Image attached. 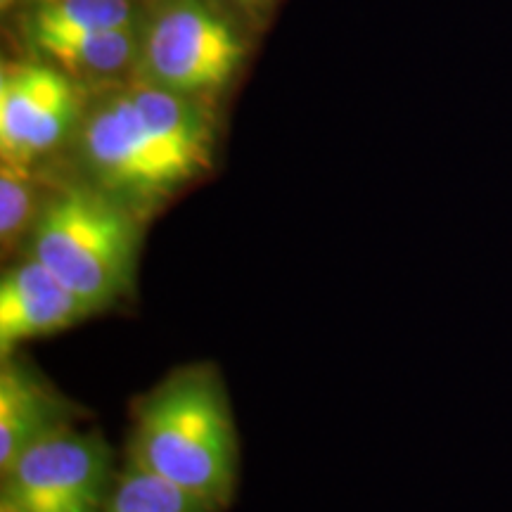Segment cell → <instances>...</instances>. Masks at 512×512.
<instances>
[{
    "instance_id": "9",
    "label": "cell",
    "mask_w": 512,
    "mask_h": 512,
    "mask_svg": "<svg viewBox=\"0 0 512 512\" xmlns=\"http://www.w3.org/2000/svg\"><path fill=\"white\" fill-rule=\"evenodd\" d=\"M69 425L67 401L24 363L5 356L0 368V472L46 434Z\"/></svg>"
},
{
    "instance_id": "6",
    "label": "cell",
    "mask_w": 512,
    "mask_h": 512,
    "mask_svg": "<svg viewBox=\"0 0 512 512\" xmlns=\"http://www.w3.org/2000/svg\"><path fill=\"white\" fill-rule=\"evenodd\" d=\"M83 88L55 64L24 57L0 67V157L5 164L38 166L74 138Z\"/></svg>"
},
{
    "instance_id": "8",
    "label": "cell",
    "mask_w": 512,
    "mask_h": 512,
    "mask_svg": "<svg viewBox=\"0 0 512 512\" xmlns=\"http://www.w3.org/2000/svg\"><path fill=\"white\" fill-rule=\"evenodd\" d=\"M31 57L55 64L64 74L91 88L133 76L138 60V24L95 31H38L24 34Z\"/></svg>"
},
{
    "instance_id": "5",
    "label": "cell",
    "mask_w": 512,
    "mask_h": 512,
    "mask_svg": "<svg viewBox=\"0 0 512 512\" xmlns=\"http://www.w3.org/2000/svg\"><path fill=\"white\" fill-rule=\"evenodd\" d=\"M114 479L107 441L64 425L31 444L3 470L0 510L102 512Z\"/></svg>"
},
{
    "instance_id": "10",
    "label": "cell",
    "mask_w": 512,
    "mask_h": 512,
    "mask_svg": "<svg viewBox=\"0 0 512 512\" xmlns=\"http://www.w3.org/2000/svg\"><path fill=\"white\" fill-rule=\"evenodd\" d=\"M22 36L38 31H95L136 27V0H27L19 8Z\"/></svg>"
},
{
    "instance_id": "13",
    "label": "cell",
    "mask_w": 512,
    "mask_h": 512,
    "mask_svg": "<svg viewBox=\"0 0 512 512\" xmlns=\"http://www.w3.org/2000/svg\"><path fill=\"white\" fill-rule=\"evenodd\" d=\"M275 3L278 0H230V5H235V8L240 10V15L249 19V22L256 24V22H264L271 15Z\"/></svg>"
},
{
    "instance_id": "3",
    "label": "cell",
    "mask_w": 512,
    "mask_h": 512,
    "mask_svg": "<svg viewBox=\"0 0 512 512\" xmlns=\"http://www.w3.org/2000/svg\"><path fill=\"white\" fill-rule=\"evenodd\" d=\"M138 240L136 211L88 181L67 183L50 190L27 254L98 313L131 290Z\"/></svg>"
},
{
    "instance_id": "2",
    "label": "cell",
    "mask_w": 512,
    "mask_h": 512,
    "mask_svg": "<svg viewBox=\"0 0 512 512\" xmlns=\"http://www.w3.org/2000/svg\"><path fill=\"white\" fill-rule=\"evenodd\" d=\"M128 460L219 512L233 498L238 437L226 392L209 368L178 370L140 401Z\"/></svg>"
},
{
    "instance_id": "14",
    "label": "cell",
    "mask_w": 512,
    "mask_h": 512,
    "mask_svg": "<svg viewBox=\"0 0 512 512\" xmlns=\"http://www.w3.org/2000/svg\"><path fill=\"white\" fill-rule=\"evenodd\" d=\"M27 3V0H0V10H3V15H12V12H19V8Z\"/></svg>"
},
{
    "instance_id": "1",
    "label": "cell",
    "mask_w": 512,
    "mask_h": 512,
    "mask_svg": "<svg viewBox=\"0 0 512 512\" xmlns=\"http://www.w3.org/2000/svg\"><path fill=\"white\" fill-rule=\"evenodd\" d=\"M74 140L86 181L140 211L207 174L216 117L209 100L128 76L93 88Z\"/></svg>"
},
{
    "instance_id": "11",
    "label": "cell",
    "mask_w": 512,
    "mask_h": 512,
    "mask_svg": "<svg viewBox=\"0 0 512 512\" xmlns=\"http://www.w3.org/2000/svg\"><path fill=\"white\" fill-rule=\"evenodd\" d=\"M48 195L50 188L36 166H0V242L5 254L27 245Z\"/></svg>"
},
{
    "instance_id": "4",
    "label": "cell",
    "mask_w": 512,
    "mask_h": 512,
    "mask_svg": "<svg viewBox=\"0 0 512 512\" xmlns=\"http://www.w3.org/2000/svg\"><path fill=\"white\" fill-rule=\"evenodd\" d=\"M238 12L223 0H145L133 76L211 102L235 81L252 53Z\"/></svg>"
},
{
    "instance_id": "12",
    "label": "cell",
    "mask_w": 512,
    "mask_h": 512,
    "mask_svg": "<svg viewBox=\"0 0 512 512\" xmlns=\"http://www.w3.org/2000/svg\"><path fill=\"white\" fill-rule=\"evenodd\" d=\"M102 512H214L207 503L195 498L169 479L145 470L128 460L124 472L114 479V486Z\"/></svg>"
},
{
    "instance_id": "15",
    "label": "cell",
    "mask_w": 512,
    "mask_h": 512,
    "mask_svg": "<svg viewBox=\"0 0 512 512\" xmlns=\"http://www.w3.org/2000/svg\"><path fill=\"white\" fill-rule=\"evenodd\" d=\"M0 512H10V510H0Z\"/></svg>"
},
{
    "instance_id": "7",
    "label": "cell",
    "mask_w": 512,
    "mask_h": 512,
    "mask_svg": "<svg viewBox=\"0 0 512 512\" xmlns=\"http://www.w3.org/2000/svg\"><path fill=\"white\" fill-rule=\"evenodd\" d=\"M67 285L41 261L24 254L0 283V351L10 356L27 339L67 330L91 316Z\"/></svg>"
}]
</instances>
